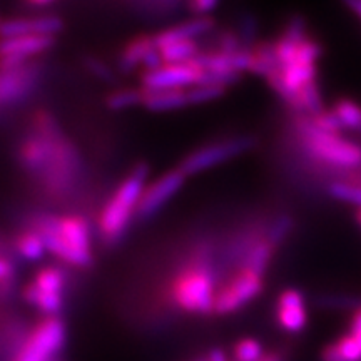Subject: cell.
Segmentation results:
<instances>
[{
	"instance_id": "obj_16",
	"label": "cell",
	"mask_w": 361,
	"mask_h": 361,
	"mask_svg": "<svg viewBox=\"0 0 361 361\" xmlns=\"http://www.w3.org/2000/svg\"><path fill=\"white\" fill-rule=\"evenodd\" d=\"M154 35H137L126 45L121 56L119 67L123 72H130L137 66H142L149 54L156 51Z\"/></svg>"
},
{
	"instance_id": "obj_8",
	"label": "cell",
	"mask_w": 361,
	"mask_h": 361,
	"mask_svg": "<svg viewBox=\"0 0 361 361\" xmlns=\"http://www.w3.org/2000/svg\"><path fill=\"white\" fill-rule=\"evenodd\" d=\"M206 71L194 59L186 64L162 66L161 69L152 72H142L141 87L146 90H164V89H189L192 85L204 82Z\"/></svg>"
},
{
	"instance_id": "obj_21",
	"label": "cell",
	"mask_w": 361,
	"mask_h": 361,
	"mask_svg": "<svg viewBox=\"0 0 361 361\" xmlns=\"http://www.w3.org/2000/svg\"><path fill=\"white\" fill-rule=\"evenodd\" d=\"M22 295H24L27 303L35 306L47 316H56L61 311L62 305H64V296L62 295H47V293L35 290L30 283L24 288Z\"/></svg>"
},
{
	"instance_id": "obj_10",
	"label": "cell",
	"mask_w": 361,
	"mask_h": 361,
	"mask_svg": "<svg viewBox=\"0 0 361 361\" xmlns=\"http://www.w3.org/2000/svg\"><path fill=\"white\" fill-rule=\"evenodd\" d=\"M56 37L51 35H17V37L2 39V69L29 64L39 54L47 52L54 47Z\"/></svg>"
},
{
	"instance_id": "obj_37",
	"label": "cell",
	"mask_w": 361,
	"mask_h": 361,
	"mask_svg": "<svg viewBox=\"0 0 361 361\" xmlns=\"http://www.w3.org/2000/svg\"><path fill=\"white\" fill-rule=\"evenodd\" d=\"M259 361H284V360L279 353H268V355H264Z\"/></svg>"
},
{
	"instance_id": "obj_33",
	"label": "cell",
	"mask_w": 361,
	"mask_h": 361,
	"mask_svg": "<svg viewBox=\"0 0 361 361\" xmlns=\"http://www.w3.org/2000/svg\"><path fill=\"white\" fill-rule=\"evenodd\" d=\"M13 276V268L11 264V261H8L6 256H4L2 261H0V279H2V284L6 286L8 283V279Z\"/></svg>"
},
{
	"instance_id": "obj_34",
	"label": "cell",
	"mask_w": 361,
	"mask_h": 361,
	"mask_svg": "<svg viewBox=\"0 0 361 361\" xmlns=\"http://www.w3.org/2000/svg\"><path fill=\"white\" fill-rule=\"evenodd\" d=\"M323 361H345L343 360V356L340 355V351H338L336 345H329L326 348L323 350Z\"/></svg>"
},
{
	"instance_id": "obj_23",
	"label": "cell",
	"mask_w": 361,
	"mask_h": 361,
	"mask_svg": "<svg viewBox=\"0 0 361 361\" xmlns=\"http://www.w3.org/2000/svg\"><path fill=\"white\" fill-rule=\"evenodd\" d=\"M226 89H228V85L213 82V80H204V82L192 85V87L188 89L189 106H191V104H202L223 97Z\"/></svg>"
},
{
	"instance_id": "obj_6",
	"label": "cell",
	"mask_w": 361,
	"mask_h": 361,
	"mask_svg": "<svg viewBox=\"0 0 361 361\" xmlns=\"http://www.w3.org/2000/svg\"><path fill=\"white\" fill-rule=\"evenodd\" d=\"M255 139L246 135V137H233L226 139V141L213 142L209 146H202L184 157L183 162L179 164V169L186 176L202 173V171L216 168V166L223 164V162L233 159V157L245 154V152L255 147Z\"/></svg>"
},
{
	"instance_id": "obj_13",
	"label": "cell",
	"mask_w": 361,
	"mask_h": 361,
	"mask_svg": "<svg viewBox=\"0 0 361 361\" xmlns=\"http://www.w3.org/2000/svg\"><path fill=\"white\" fill-rule=\"evenodd\" d=\"M64 27V22L56 16H42V17H13L6 19L0 25L2 39L17 37V35H51L56 37Z\"/></svg>"
},
{
	"instance_id": "obj_9",
	"label": "cell",
	"mask_w": 361,
	"mask_h": 361,
	"mask_svg": "<svg viewBox=\"0 0 361 361\" xmlns=\"http://www.w3.org/2000/svg\"><path fill=\"white\" fill-rule=\"evenodd\" d=\"M186 178L188 176L178 168L168 171L161 178L149 183L146 189H144L141 201H139L137 218L147 219L154 216L157 211H161L162 207L168 204L169 200H173L176 194L179 192Z\"/></svg>"
},
{
	"instance_id": "obj_12",
	"label": "cell",
	"mask_w": 361,
	"mask_h": 361,
	"mask_svg": "<svg viewBox=\"0 0 361 361\" xmlns=\"http://www.w3.org/2000/svg\"><path fill=\"white\" fill-rule=\"evenodd\" d=\"M276 318L281 328L290 333L303 331L308 323V311H306L305 298L296 288H288L276 301Z\"/></svg>"
},
{
	"instance_id": "obj_5",
	"label": "cell",
	"mask_w": 361,
	"mask_h": 361,
	"mask_svg": "<svg viewBox=\"0 0 361 361\" xmlns=\"http://www.w3.org/2000/svg\"><path fill=\"white\" fill-rule=\"evenodd\" d=\"M64 343V322L57 316H47L30 329L12 361H54Z\"/></svg>"
},
{
	"instance_id": "obj_15",
	"label": "cell",
	"mask_w": 361,
	"mask_h": 361,
	"mask_svg": "<svg viewBox=\"0 0 361 361\" xmlns=\"http://www.w3.org/2000/svg\"><path fill=\"white\" fill-rule=\"evenodd\" d=\"M189 106L188 89H164V90H146L144 89V102L151 112H168Z\"/></svg>"
},
{
	"instance_id": "obj_4",
	"label": "cell",
	"mask_w": 361,
	"mask_h": 361,
	"mask_svg": "<svg viewBox=\"0 0 361 361\" xmlns=\"http://www.w3.org/2000/svg\"><path fill=\"white\" fill-rule=\"evenodd\" d=\"M296 133L301 146L313 159L340 169L361 166V147L341 137V134H329L318 129L310 117H298Z\"/></svg>"
},
{
	"instance_id": "obj_32",
	"label": "cell",
	"mask_w": 361,
	"mask_h": 361,
	"mask_svg": "<svg viewBox=\"0 0 361 361\" xmlns=\"http://www.w3.org/2000/svg\"><path fill=\"white\" fill-rule=\"evenodd\" d=\"M350 335L358 341V345L361 346V306L356 308L353 319H351V328H350Z\"/></svg>"
},
{
	"instance_id": "obj_22",
	"label": "cell",
	"mask_w": 361,
	"mask_h": 361,
	"mask_svg": "<svg viewBox=\"0 0 361 361\" xmlns=\"http://www.w3.org/2000/svg\"><path fill=\"white\" fill-rule=\"evenodd\" d=\"M144 102V89L134 87H123L111 92L106 99L107 109L111 111H124L134 106H142Z\"/></svg>"
},
{
	"instance_id": "obj_28",
	"label": "cell",
	"mask_w": 361,
	"mask_h": 361,
	"mask_svg": "<svg viewBox=\"0 0 361 361\" xmlns=\"http://www.w3.org/2000/svg\"><path fill=\"white\" fill-rule=\"evenodd\" d=\"M310 119L316 128L329 134H340L341 130L345 129L340 123V119H338V116L333 111H323L316 116H310Z\"/></svg>"
},
{
	"instance_id": "obj_19",
	"label": "cell",
	"mask_w": 361,
	"mask_h": 361,
	"mask_svg": "<svg viewBox=\"0 0 361 361\" xmlns=\"http://www.w3.org/2000/svg\"><path fill=\"white\" fill-rule=\"evenodd\" d=\"M13 250L22 259L25 261H39L44 256V252L47 251L42 236L34 229L20 233L19 236L13 241Z\"/></svg>"
},
{
	"instance_id": "obj_11",
	"label": "cell",
	"mask_w": 361,
	"mask_h": 361,
	"mask_svg": "<svg viewBox=\"0 0 361 361\" xmlns=\"http://www.w3.org/2000/svg\"><path fill=\"white\" fill-rule=\"evenodd\" d=\"M39 67L32 62L22 64L12 69H2V79H0V101L2 106L7 107L25 99L37 84Z\"/></svg>"
},
{
	"instance_id": "obj_35",
	"label": "cell",
	"mask_w": 361,
	"mask_h": 361,
	"mask_svg": "<svg viewBox=\"0 0 361 361\" xmlns=\"http://www.w3.org/2000/svg\"><path fill=\"white\" fill-rule=\"evenodd\" d=\"M343 4L348 8H351V11L361 19V0H343Z\"/></svg>"
},
{
	"instance_id": "obj_36",
	"label": "cell",
	"mask_w": 361,
	"mask_h": 361,
	"mask_svg": "<svg viewBox=\"0 0 361 361\" xmlns=\"http://www.w3.org/2000/svg\"><path fill=\"white\" fill-rule=\"evenodd\" d=\"M206 361H228V358H226L223 350H213L209 353V356H207Z\"/></svg>"
},
{
	"instance_id": "obj_18",
	"label": "cell",
	"mask_w": 361,
	"mask_h": 361,
	"mask_svg": "<svg viewBox=\"0 0 361 361\" xmlns=\"http://www.w3.org/2000/svg\"><path fill=\"white\" fill-rule=\"evenodd\" d=\"M164 66H176V64H186L191 62L200 56V45L196 40H180V42H174L166 45V47L159 49Z\"/></svg>"
},
{
	"instance_id": "obj_24",
	"label": "cell",
	"mask_w": 361,
	"mask_h": 361,
	"mask_svg": "<svg viewBox=\"0 0 361 361\" xmlns=\"http://www.w3.org/2000/svg\"><path fill=\"white\" fill-rule=\"evenodd\" d=\"M333 112L338 116L345 129L361 130V106L350 99H340L333 107Z\"/></svg>"
},
{
	"instance_id": "obj_26",
	"label": "cell",
	"mask_w": 361,
	"mask_h": 361,
	"mask_svg": "<svg viewBox=\"0 0 361 361\" xmlns=\"http://www.w3.org/2000/svg\"><path fill=\"white\" fill-rule=\"evenodd\" d=\"M233 353L236 361H259L264 356L261 343L252 340V338H245V340L238 341Z\"/></svg>"
},
{
	"instance_id": "obj_20",
	"label": "cell",
	"mask_w": 361,
	"mask_h": 361,
	"mask_svg": "<svg viewBox=\"0 0 361 361\" xmlns=\"http://www.w3.org/2000/svg\"><path fill=\"white\" fill-rule=\"evenodd\" d=\"M30 284L35 290L47 293V295H62L66 288V273L56 266H45L37 271Z\"/></svg>"
},
{
	"instance_id": "obj_25",
	"label": "cell",
	"mask_w": 361,
	"mask_h": 361,
	"mask_svg": "<svg viewBox=\"0 0 361 361\" xmlns=\"http://www.w3.org/2000/svg\"><path fill=\"white\" fill-rule=\"evenodd\" d=\"M329 196L343 202H350V204L358 206L361 209V186L353 183H345V180H336L328 186Z\"/></svg>"
},
{
	"instance_id": "obj_29",
	"label": "cell",
	"mask_w": 361,
	"mask_h": 361,
	"mask_svg": "<svg viewBox=\"0 0 361 361\" xmlns=\"http://www.w3.org/2000/svg\"><path fill=\"white\" fill-rule=\"evenodd\" d=\"M335 345L345 361H361V346L351 335L341 336Z\"/></svg>"
},
{
	"instance_id": "obj_2",
	"label": "cell",
	"mask_w": 361,
	"mask_h": 361,
	"mask_svg": "<svg viewBox=\"0 0 361 361\" xmlns=\"http://www.w3.org/2000/svg\"><path fill=\"white\" fill-rule=\"evenodd\" d=\"M216 288L214 269L206 255H197L178 271L171 284V298L179 310L192 314L214 313Z\"/></svg>"
},
{
	"instance_id": "obj_14",
	"label": "cell",
	"mask_w": 361,
	"mask_h": 361,
	"mask_svg": "<svg viewBox=\"0 0 361 361\" xmlns=\"http://www.w3.org/2000/svg\"><path fill=\"white\" fill-rule=\"evenodd\" d=\"M213 27H214V20L211 19V17L207 16L194 17L191 20H186L183 22V24L169 27V29L156 34L154 35L156 47L162 49L169 44L180 42V40H194L209 32Z\"/></svg>"
},
{
	"instance_id": "obj_1",
	"label": "cell",
	"mask_w": 361,
	"mask_h": 361,
	"mask_svg": "<svg viewBox=\"0 0 361 361\" xmlns=\"http://www.w3.org/2000/svg\"><path fill=\"white\" fill-rule=\"evenodd\" d=\"M32 229L42 236L47 251L64 263L78 268L92 263V234L82 216H40L34 219Z\"/></svg>"
},
{
	"instance_id": "obj_38",
	"label": "cell",
	"mask_w": 361,
	"mask_h": 361,
	"mask_svg": "<svg viewBox=\"0 0 361 361\" xmlns=\"http://www.w3.org/2000/svg\"><path fill=\"white\" fill-rule=\"evenodd\" d=\"M30 4H34V6H47V4L54 2V0H29Z\"/></svg>"
},
{
	"instance_id": "obj_31",
	"label": "cell",
	"mask_w": 361,
	"mask_h": 361,
	"mask_svg": "<svg viewBox=\"0 0 361 361\" xmlns=\"http://www.w3.org/2000/svg\"><path fill=\"white\" fill-rule=\"evenodd\" d=\"M218 4V0H191V8L194 13H200V16H206L207 12H211Z\"/></svg>"
},
{
	"instance_id": "obj_17",
	"label": "cell",
	"mask_w": 361,
	"mask_h": 361,
	"mask_svg": "<svg viewBox=\"0 0 361 361\" xmlns=\"http://www.w3.org/2000/svg\"><path fill=\"white\" fill-rule=\"evenodd\" d=\"M274 250H276V246H274L268 238L258 239V243H255V245L247 250V255L245 256V259H243L241 268L255 271V273L264 276L266 269H268V266L271 263V258H273L274 255Z\"/></svg>"
},
{
	"instance_id": "obj_7",
	"label": "cell",
	"mask_w": 361,
	"mask_h": 361,
	"mask_svg": "<svg viewBox=\"0 0 361 361\" xmlns=\"http://www.w3.org/2000/svg\"><path fill=\"white\" fill-rule=\"evenodd\" d=\"M263 278L264 276L255 273V271L239 268L218 290L214 313L231 314L234 311L241 310L243 306L251 303L263 291Z\"/></svg>"
},
{
	"instance_id": "obj_3",
	"label": "cell",
	"mask_w": 361,
	"mask_h": 361,
	"mask_svg": "<svg viewBox=\"0 0 361 361\" xmlns=\"http://www.w3.org/2000/svg\"><path fill=\"white\" fill-rule=\"evenodd\" d=\"M149 174L147 164H137L126 176L119 188L112 192L109 201L102 207L99 216V234L104 243H116L123 238L133 216H137L141 196L146 189Z\"/></svg>"
},
{
	"instance_id": "obj_27",
	"label": "cell",
	"mask_w": 361,
	"mask_h": 361,
	"mask_svg": "<svg viewBox=\"0 0 361 361\" xmlns=\"http://www.w3.org/2000/svg\"><path fill=\"white\" fill-rule=\"evenodd\" d=\"M293 226H295V221H293L291 216H279V218L274 221L273 224H271L268 234H266V238L269 239L271 243H273L274 246H279V243H283L284 239H286L288 234L291 233Z\"/></svg>"
},
{
	"instance_id": "obj_30",
	"label": "cell",
	"mask_w": 361,
	"mask_h": 361,
	"mask_svg": "<svg viewBox=\"0 0 361 361\" xmlns=\"http://www.w3.org/2000/svg\"><path fill=\"white\" fill-rule=\"evenodd\" d=\"M87 69L92 72L96 78L102 80H112V78H114V74H112L109 67L104 64L102 61H99V59H87Z\"/></svg>"
}]
</instances>
